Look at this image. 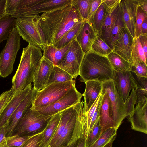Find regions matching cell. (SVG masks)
<instances>
[{
	"label": "cell",
	"instance_id": "6da1fadb",
	"mask_svg": "<svg viewBox=\"0 0 147 147\" xmlns=\"http://www.w3.org/2000/svg\"><path fill=\"white\" fill-rule=\"evenodd\" d=\"M82 20L78 12L71 4L43 13L40 16L39 22L46 45H53Z\"/></svg>",
	"mask_w": 147,
	"mask_h": 147
},
{
	"label": "cell",
	"instance_id": "7a4b0ae2",
	"mask_svg": "<svg viewBox=\"0 0 147 147\" xmlns=\"http://www.w3.org/2000/svg\"><path fill=\"white\" fill-rule=\"evenodd\" d=\"M42 50L30 44L23 48L19 65L12 80L11 88L15 92L24 89L33 82L34 73L43 56Z\"/></svg>",
	"mask_w": 147,
	"mask_h": 147
},
{
	"label": "cell",
	"instance_id": "3957f363",
	"mask_svg": "<svg viewBox=\"0 0 147 147\" xmlns=\"http://www.w3.org/2000/svg\"><path fill=\"white\" fill-rule=\"evenodd\" d=\"M79 75L84 82L93 80L102 83L113 80V69L107 56L91 50L84 54Z\"/></svg>",
	"mask_w": 147,
	"mask_h": 147
},
{
	"label": "cell",
	"instance_id": "277c9868",
	"mask_svg": "<svg viewBox=\"0 0 147 147\" xmlns=\"http://www.w3.org/2000/svg\"><path fill=\"white\" fill-rule=\"evenodd\" d=\"M102 91L107 92L110 101V112L115 127L117 129L126 117L131 114L136 103L135 89L124 103L118 93L113 80L102 83Z\"/></svg>",
	"mask_w": 147,
	"mask_h": 147
},
{
	"label": "cell",
	"instance_id": "5b68a950",
	"mask_svg": "<svg viewBox=\"0 0 147 147\" xmlns=\"http://www.w3.org/2000/svg\"><path fill=\"white\" fill-rule=\"evenodd\" d=\"M53 116L43 115L32 105L23 115L11 136H32L42 133Z\"/></svg>",
	"mask_w": 147,
	"mask_h": 147
},
{
	"label": "cell",
	"instance_id": "8992f818",
	"mask_svg": "<svg viewBox=\"0 0 147 147\" xmlns=\"http://www.w3.org/2000/svg\"><path fill=\"white\" fill-rule=\"evenodd\" d=\"M40 16L39 14L32 15L17 18L15 27L23 40L42 50L46 44L40 25Z\"/></svg>",
	"mask_w": 147,
	"mask_h": 147
},
{
	"label": "cell",
	"instance_id": "52a82bcc",
	"mask_svg": "<svg viewBox=\"0 0 147 147\" xmlns=\"http://www.w3.org/2000/svg\"><path fill=\"white\" fill-rule=\"evenodd\" d=\"M71 0H20L14 13L15 18L38 15L63 8L71 4Z\"/></svg>",
	"mask_w": 147,
	"mask_h": 147
},
{
	"label": "cell",
	"instance_id": "ba28073f",
	"mask_svg": "<svg viewBox=\"0 0 147 147\" xmlns=\"http://www.w3.org/2000/svg\"><path fill=\"white\" fill-rule=\"evenodd\" d=\"M75 86V82L73 80L48 85L37 91L32 106L36 109L49 105L65 96Z\"/></svg>",
	"mask_w": 147,
	"mask_h": 147
},
{
	"label": "cell",
	"instance_id": "9c48e42d",
	"mask_svg": "<svg viewBox=\"0 0 147 147\" xmlns=\"http://www.w3.org/2000/svg\"><path fill=\"white\" fill-rule=\"evenodd\" d=\"M16 27L10 34L0 54V76L6 78L13 71L17 53L20 48V38Z\"/></svg>",
	"mask_w": 147,
	"mask_h": 147
},
{
	"label": "cell",
	"instance_id": "30bf717a",
	"mask_svg": "<svg viewBox=\"0 0 147 147\" xmlns=\"http://www.w3.org/2000/svg\"><path fill=\"white\" fill-rule=\"evenodd\" d=\"M77 116L72 136L66 147H86L88 130L87 113L83 101L76 105Z\"/></svg>",
	"mask_w": 147,
	"mask_h": 147
},
{
	"label": "cell",
	"instance_id": "8fae6325",
	"mask_svg": "<svg viewBox=\"0 0 147 147\" xmlns=\"http://www.w3.org/2000/svg\"><path fill=\"white\" fill-rule=\"evenodd\" d=\"M85 53L76 39L70 46L63 60L57 66L70 74L73 79L80 74V65Z\"/></svg>",
	"mask_w": 147,
	"mask_h": 147
},
{
	"label": "cell",
	"instance_id": "7c38bea8",
	"mask_svg": "<svg viewBox=\"0 0 147 147\" xmlns=\"http://www.w3.org/2000/svg\"><path fill=\"white\" fill-rule=\"evenodd\" d=\"M82 96V94L75 86L57 101L45 107L35 109L43 115H53L80 102Z\"/></svg>",
	"mask_w": 147,
	"mask_h": 147
},
{
	"label": "cell",
	"instance_id": "4fadbf2b",
	"mask_svg": "<svg viewBox=\"0 0 147 147\" xmlns=\"http://www.w3.org/2000/svg\"><path fill=\"white\" fill-rule=\"evenodd\" d=\"M117 92L124 103L129 93L136 84L131 71H116L113 70V80Z\"/></svg>",
	"mask_w": 147,
	"mask_h": 147
},
{
	"label": "cell",
	"instance_id": "5bb4252c",
	"mask_svg": "<svg viewBox=\"0 0 147 147\" xmlns=\"http://www.w3.org/2000/svg\"><path fill=\"white\" fill-rule=\"evenodd\" d=\"M54 66L51 61L42 56L33 76V88L35 90L39 91L47 86Z\"/></svg>",
	"mask_w": 147,
	"mask_h": 147
},
{
	"label": "cell",
	"instance_id": "9a60e30c",
	"mask_svg": "<svg viewBox=\"0 0 147 147\" xmlns=\"http://www.w3.org/2000/svg\"><path fill=\"white\" fill-rule=\"evenodd\" d=\"M128 118L133 129L146 134L147 100L137 102Z\"/></svg>",
	"mask_w": 147,
	"mask_h": 147
},
{
	"label": "cell",
	"instance_id": "2e32d148",
	"mask_svg": "<svg viewBox=\"0 0 147 147\" xmlns=\"http://www.w3.org/2000/svg\"><path fill=\"white\" fill-rule=\"evenodd\" d=\"M37 91L32 88L30 93L16 108L8 122L5 137L10 136L22 117L32 105Z\"/></svg>",
	"mask_w": 147,
	"mask_h": 147
},
{
	"label": "cell",
	"instance_id": "e0dca14e",
	"mask_svg": "<svg viewBox=\"0 0 147 147\" xmlns=\"http://www.w3.org/2000/svg\"><path fill=\"white\" fill-rule=\"evenodd\" d=\"M120 5L123 19L126 27L133 38L135 37V25L138 0H121Z\"/></svg>",
	"mask_w": 147,
	"mask_h": 147
},
{
	"label": "cell",
	"instance_id": "ac0fdd59",
	"mask_svg": "<svg viewBox=\"0 0 147 147\" xmlns=\"http://www.w3.org/2000/svg\"><path fill=\"white\" fill-rule=\"evenodd\" d=\"M97 36L92 23L86 20L83 21L76 39L85 53L91 50L92 45Z\"/></svg>",
	"mask_w": 147,
	"mask_h": 147
},
{
	"label": "cell",
	"instance_id": "d6986e66",
	"mask_svg": "<svg viewBox=\"0 0 147 147\" xmlns=\"http://www.w3.org/2000/svg\"><path fill=\"white\" fill-rule=\"evenodd\" d=\"M120 3L112 7H107L105 19L101 30L97 34V36L102 40L111 49L110 34L119 11Z\"/></svg>",
	"mask_w": 147,
	"mask_h": 147
},
{
	"label": "cell",
	"instance_id": "ffe728a7",
	"mask_svg": "<svg viewBox=\"0 0 147 147\" xmlns=\"http://www.w3.org/2000/svg\"><path fill=\"white\" fill-rule=\"evenodd\" d=\"M32 84H30L24 89L16 92L2 113L0 118V129L7 127L9 120L15 110L32 90Z\"/></svg>",
	"mask_w": 147,
	"mask_h": 147
},
{
	"label": "cell",
	"instance_id": "44dd1931",
	"mask_svg": "<svg viewBox=\"0 0 147 147\" xmlns=\"http://www.w3.org/2000/svg\"><path fill=\"white\" fill-rule=\"evenodd\" d=\"M133 40V38L126 27L115 42L113 51L129 62L130 64Z\"/></svg>",
	"mask_w": 147,
	"mask_h": 147
},
{
	"label": "cell",
	"instance_id": "7402d4cb",
	"mask_svg": "<svg viewBox=\"0 0 147 147\" xmlns=\"http://www.w3.org/2000/svg\"><path fill=\"white\" fill-rule=\"evenodd\" d=\"M85 83V89L82 95L87 112L102 92V83L97 81L88 80Z\"/></svg>",
	"mask_w": 147,
	"mask_h": 147
},
{
	"label": "cell",
	"instance_id": "603a6c76",
	"mask_svg": "<svg viewBox=\"0 0 147 147\" xmlns=\"http://www.w3.org/2000/svg\"><path fill=\"white\" fill-rule=\"evenodd\" d=\"M103 97L99 113V119L102 133L107 129L115 127L110 112V101L107 92L103 91Z\"/></svg>",
	"mask_w": 147,
	"mask_h": 147
},
{
	"label": "cell",
	"instance_id": "cb8c5ba5",
	"mask_svg": "<svg viewBox=\"0 0 147 147\" xmlns=\"http://www.w3.org/2000/svg\"><path fill=\"white\" fill-rule=\"evenodd\" d=\"M71 43L60 48H57L53 45H46L43 47V56L51 61L54 65L58 66L65 57Z\"/></svg>",
	"mask_w": 147,
	"mask_h": 147
},
{
	"label": "cell",
	"instance_id": "d4e9b609",
	"mask_svg": "<svg viewBox=\"0 0 147 147\" xmlns=\"http://www.w3.org/2000/svg\"><path fill=\"white\" fill-rule=\"evenodd\" d=\"M76 105L61 112L60 119L54 135L46 147H53L76 109Z\"/></svg>",
	"mask_w": 147,
	"mask_h": 147
},
{
	"label": "cell",
	"instance_id": "484cf974",
	"mask_svg": "<svg viewBox=\"0 0 147 147\" xmlns=\"http://www.w3.org/2000/svg\"><path fill=\"white\" fill-rule=\"evenodd\" d=\"M61 112L53 116L44 130L38 147H46L52 139L59 123Z\"/></svg>",
	"mask_w": 147,
	"mask_h": 147
},
{
	"label": "cell",
	"instance_id": "4316f807",
	"mask_svg": "<svg viewBox=\"0 0 147 147\" xmlns=\"http://www.w3.org/2000/svg\"><path fill=\"white\" fill-rule=\"evenodd\" d=\"M77 113L76 105V110L53 147H61L66 146L67 145L73 134L76 121Z\"/></svg>",
	"mask_w": 147,
	"mask_h": 147
},
{
	"label": "cell",
	"instance_id": "83f0119b",
	"mask_svg": "<svg viewBox=\"0 0 147 147\" xmlns=\"http://www.w3.org/2000/svg\"><path fill=\"white\" fill-rule=\"evenodd\" d=\"M16 18L5 15L0 18V44L7 39L16 26Z\"/></svg>",
	"mask_w": 147,
	"mask_h": 147
},
{
	"label": "cell",
	"instance_id": "f1b7e54d",
	"mask_svg": "<svg viewBox=\"0 0 147 147\" xmlns=\"http://www.w3.org/2000/svg\"><path fill=\"white\" fill-rule=\"evenodd\" d=\"M113 69L116 71H131L129 62L116 53L112 52L107 56Z\"/></svg>",
	"mask_w": 147,
	"mask_h": 147
},
{
	"label": "cell",
	"instance_id": "f546056e",
	"mask_svg": "<svg viewBox=\"0 0 147 147\" xmlns=\"http://www.w3.org/2000/svg\"><path fill=\"white\" fill-rule=\"evenodd\" d=\"M144 52L138 38H133L131 47L130 64L131 66L137 63L143 62L147 64Z\"/></svg>",
	"mask_w": 147,
	"mask_h": 147
},
{
	"label": "cell",
	"instance_id": "4dcf8cb0",
	"mask_svg": "<svg viewBox=\"0 0 147 147\" xmlns=\"http://www.w3.org/2000/svg\"><path fill=\"white\" fill-rule=\"evenodd\" d=\"M131 72L136 84L135 91L137 103L147 100V78L138 77Z\"/></svg>",
	"mask_w": 147,
	"mask_h": 147
},
{
	"label": "cell",
	"instance_id": "1f68e13d",
	"mask_svg": "<svg viewBox=\"0 0 147 147\" xmlns=\"http://www.w3.org/2000/svg\"><path fill=\"white\" fill-rule=\"evenodd\" d=\"M83 21L82 20L76 24L53 45L58 48H61L76 39L81 28Z\"/></svg>",
	"mask_w": 147,
	"mask_h": 147
},
{
	"label": "cell",
	"instance_id": "d6a6232c",
	"mask_svg": "<svg viewBox=\"0 0 147 147\" xmlns=\"http://www.w3.org/2000/svg\"><path fill=\"white\" fill-rule=\"evenodd\" d=\"M73 80L72 77L69 73L58 66L54 65L47 86L53 83L64 82Z\"/></svg>",
	"mask_w": 147,
	"mask_h": 147
},
{
	"label": "cell",
	"instance_id": "836d02e7",
	"mask_svg": "<svg viewBox=\"0 0 147 147\" xmlns=\"http://www.w3.org/2000/svg\"><path fill=\"white\" fill-rule=\"evenodd\" d=\"M126 27L123 19L120 5L119 11L110 34V40L111 49L112 51L113 50V46L115 42L118 39L123 30Z\"/></svg>",
	"mask_w": 147,
	"mask_h": 147
},
{
	"label": "cell",
	"instance_id": "e575fe53",
	"mask_svg": "<svg viewBox=\"0 0 147 147\" xmlns=\"http://www.w3.org/2000/svg\"><path fill=\"white\" fill-rule=\"evenodd\" d=\"M107 9L103 0L94 16L92 23L97 34L102 26L106 16Z\"/></svg>",
	"mask_w": 147,
	"mask_h": 147
},
{
	"label": "cell",
	"instance_id": "d590c367",
	"mask_svg": "<svg viewBox=\"0 0 147 147\" xmlns=\"http://www.w3.org/2000/svg\"><path fill=\"white\" fill-rule=\"evenodd\" d=\"M117 130L115 127L107 129L101 134L94 143L88 147H103L116 135Z\"/></svg>",
	"mask_w": 147,
	"mask_h": 147
},
{
	"label": "cell",
	"instance_id": "8d00e7d4",
	"mask_svg": "<svg viewBox=\"0 0 147 147\" xmlns=\"http://www.w3.org/2000/svg\"><path fill=\"white\" fill-rule=\"evenodd\" d=\"M91 0H71V4L78 11L82 20H87Z\"/></svg>",
	"mask_w": 147,
	"mask_h": 147
},
{
	"label": "cell",
	"instance_id": "74e56055",
	"mask_svg": "<svg viewBox=\"0 0 147 147\" xmlns=\"http://www.w3.org/2000/svg\"><path fill=\"white\" fill-rule=\"evenodd\" d=\"M91 50L99 55L107 57L113 51L108 45L98 36L92 45Z\"/></svg>",
	"mask_w": 147,
	"mask_h": 147
},
{
	"label": "cell",
	"instance_id": "f35d334b",
	"mask_svg": "<svg viewBox=\"0 0 147 147\" xmlns=\"http://www.w3.org/2000/svg\"><path fill=\"white\" fill-rule=\"evenodd\" d=\"M101 131L102 128L99 119L88 132L86 139V147H88L94 143L102 134Z\"/></svg>",
	"mask_w": 147,
	"mask_h": 147
},
{
	"label": "cell",
	"instance_id": "ab89813d",
	"mask_svg": "<svg viewBox=\"0 0 147 147\" xmlns=\"http://www.w3.org/2000/svg\"><path fill=\"white\" fill-rule=\"evenodd\" d=\"M16 92L11 88L0 95V118L3 111L12 100Z\"/></svg>",
	"mask_w": 147,
	"mask_h": 147
},
{
	"label": "cell",
	"instance_id": "60d3db41",
	"mask_svg": "<svg viewBox=\"0 0 147 147\" xmlns=\"http://www.w3.org/2000/svg\"><path fill=\"white\" fill-rule=\"evenodd\" d=\"M31 137L15 135L5 137V139L7 144L9 147H21Z\"/></svg>",
	"mask_w": 147,
	"mask_h": 147
},
{
	"label": "cell",
	"instance_id": "b9f144b4",
	"mask_svg": "<svg viewBox=\"0 0 147 147\" xmlns=\"http://www.w3.org/2000/svg\"><path fill=\"white\" fill-rule=\"evenodd\" d=\"M147 15L139 5L137 10L135 25V37L138 38L141 35V25L144 20L147 18Z\"/></svg>",
	"mask_w": 147,
	"mask_h": 147
},
{
	"label": "cell",
	"instance_id": "7bdbcfd3",
	"mask_svg": "<svg viewBox=\"0 0 147 147\" xmlns=\"http://www.w3.org/2000/svg\"><path fill=\"white\" fill-rule=\"evenodd\" d=\"M131 71L138 77L147 78V64L143 62L137 63L131 66Z\"/></svg>",
	"mask_w": 147,
	"mask_h": 147
},
{
	"label": "cell",
	"instance_id": "ee69618b",
	"mask_svg": "<svg viewBox=\"0 0 147 147\" xmlns=\"http://www.w3.org/2000/svg\"><path fill=\"white\" fill-rule=\"evenodd\" d=\"M103 96V94L102 91L101 93L100 94L91 106L89 110L87 112V126L88 131L92 116L97 108L99 102L102 99Z\"/></svg>",
	"mask_w": 147,
	"mask_h": 147
},
{
	"label": "cell",
	"instance_id": "f6af8a7d",
	"mask_svg": "<svg viewBox=\"0 0 147 147\" xmlns=\"http://www.w3.org/2000/svg\"><path fill=\"white\" fill-rule=\"evenodd\" d=\"M103 0H91L90 3L87 20L92 23L94 16Z\"/></svg>",
	"mask_w": 147,
	"mask_h": 147
},
{
	"label": "cell",
	"instance_id": "bcb514c9",
	"mask_svg": "<svg viewBox=\"0 0 147 147\" xmlns=\"http://www.w3.org/2000/svg\"><path fill=\"white\" fill-rule=\"evenodd\" d=\"M42 133L38 134L30 137L21 147H38L41 140Z\"/></svg>",
	"mask_w": 147,
	"mask_h": 147
},
{
	"label": "cell",
	"instance_id": "7dc6e473",
	"mask_svg": "<svg viewBox=\"0 0 147 147\" xmlns=\"http://www.w3.org/2000/svg\"><path fill=\"white\" fill-rule=\"evenodd\" d=\"M20 0H7L5 15L11 16L13 14Z\"/></svg>",
	"mask_w": 147,
	"mask_h": 147
},
{
	"label": "cell",
	"instance_id": "c3c4849f",
	"mask_svg": "<svg viewBox=\"0 0 147 147\" xmlns=\"http://www.w3.org/2000/svg\"><path fill=\"white\" fill-rule=\"evenodd\" d=\"M102 99L99 102L97 108L92 116L89 127V131L92 129L95 123L99 119V113Z\"/></svg>",
	"mask_w": 147,
	"mask_h": 147
},
{
	"label": "cell",
	"instance_id": "681fc988",
	"mask_svg": "<svg viewBox=\"0 0 147 147\" xmlns=\"http://www.w3.org/2000/svg\"><path fill=\"white\" fill-rule=\"evenodd\" d=\"M144 51L146 58L147 59V35L141 34L138 37Z\"/></svg>",
	"mask_w": 147,
	"mask_h": 147
},
{
	"label": "cell",
	"instance_id": "f907efd6",
	"mask_svg": "<svg viewBox=\"0 0 147 147\" xmlns=\"http://www.w3.org/2000/svg\"><path fill=\"white\" fill-rule=\"evenodd\" d=\"M7 0H0V18L5 15Z\"/></svg>",
	"mask_w": 147,
	"mask_h": 147
},
{
	"label": "cell",
	"instance_id": "816d5d0a",
	"mask_svg": "<svg viewBox=\"0 0 147 147\" xmlns=\"http://www.w3.org/2000/svg\"><path fill=\"white\" fill-rule=\"evenodd\" d=\"M121 0H103V2L107 7L114 6L120 3Z\"/></svg>",
	"mask_w": 147,
	"mask_h": 147
},
{
	"label": "cell",
	"instance_id": "f5cc1de1",
	"mask_svg": "<svg viewBox=\"0 0 147 147\" xmlns=\"http://www.w3.org/2000/svg\"><path fill=\"white\" fill-rule=\"evenodd\" d=\"M139 5L143 11L147 14V0H138Z\"/></svg>",
	"mask_w": 147,
	"mask_h": 147
},
{
	"label": "cell",
	"instance_id": "db71d44e",
	"mask_svg": "<svg viewBox=\"0 0 147 147\" xmlns=\"http://www.w3.org/2000/svg\"><path fill=\"white\" fill-rule=\"evenodd\" d=\"M141 34L147 35V18L144 20L141 27Z\"/></svg>",
	"mask_w": 147,
	"mask_h": 147
},
{
	"label": "cell",
	"instance_id": "11a10c76",
	"mask_svg": "<svg viewBox=\"0 0 147 147\" xmlns=\"http://www.w3.org/2000/svg\"><path fill=\"white\" fill-rule=\"evenodd\" d=\"M7 128L5 126L0 129V143L5 138Z\"/></svg>",
	"mask_w": 147,
	"mask_h": 147
},
{
	"label": "cell",
	"instance_id": "9f6ffc18",
	"mask_svg": "<svg viewBox=\"0 0 147 147\" xmlns=\"http://www.w3.org/2000/svg\"><path fill=\"white\" fill-rule=\"evenodd\" d=\"M116 135L114 136L103 147H112L113 142L116 138Z\"/></svg>",
	"mask_w": 147,
	"mask_h": 147
},
{
	"label": "cell",
	"instance_id": "6f0895ef",
	"mask_svg": "<svg viewBox=\"0 0 147 147\" xmlns=\"http://www.w3.org/2000/svg\"><path fill=\"white\" fill-rule=\"evenodd\" d=\"M0 147H9L7 144L5 138L0 143Z\"/></svg>",
	"mask_w": 147,
	"mask_h": 147
},
{
	"label": "cell",
	"instance_id": "680465c9",
	"mask_svg": "<svg viewBox=\"0 0 147 147\" xmlns=\"http://www.w3.org/2000/svg\"><path fill=\"white\" fill-rule=\"evenodd\" d=\"M61 147H66V146H62Z\"/></svg>",
	"mask_w": 147,
	"mask_h": 147
}]
</instances>
